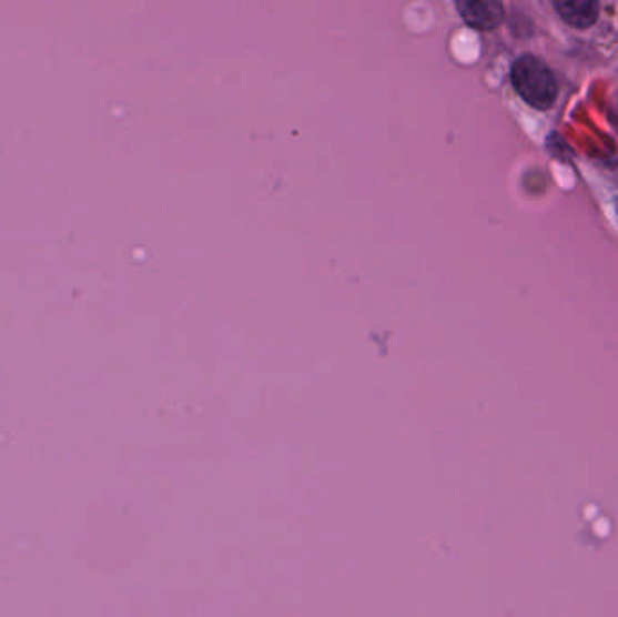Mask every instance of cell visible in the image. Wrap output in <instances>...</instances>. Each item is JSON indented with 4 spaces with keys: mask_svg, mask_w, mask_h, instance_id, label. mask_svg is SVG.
I'll list each match as a JSON object with an SVG mask.
<instances>
[{
    "mask_svg": "<svg viewBox=\"0 0 618 617\" xmlns=\"http://www.w3.org/2000/svg\"><path fill=\"white\" fill-rule=\"evenodd\" d=\"M554 8L566 24L577 30H586L599 19L600 6L597 2H554Z\"/></svg>",
    "mask_w": 618,
    "mask_h": 617,
    "instance_id": "3957f363",
    "label": "cell"
},
{
    "mask_svg": "<svg viewBox=\"0 0 618 617\" xmlns=\"http://www.w3.org/2000/svg\"><path fill=\"white\" fill-rule=\"evenodd\" d=\"M510 77L517 94L530 108L537 109V111H546L557 100L559 88H557L555 74L536 54L519 57L511 65Z\"/></svg>",
    "mask_w": 618,
    "mask_h": 617,
    "instance_id": "6da1fadb",
    "label": "cell"
},
{
    "mask_svg": "<svg viewBox=\"0 0 618 617\" xmlns=\"http://www.w3.org/2000/svg\"><path fill=\"white\" fill-rule=\"evenodd\" d=\"M456 8L468 26L483 31L494 30L505 17V6L497 0H458Z\"/></svg>",
    "mask_w": 618,
    "mask_h": 617,
    "instance_id": "7a4b0ae2",
    "label": "cell"
}]
</instances>
